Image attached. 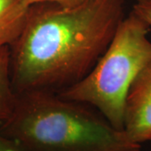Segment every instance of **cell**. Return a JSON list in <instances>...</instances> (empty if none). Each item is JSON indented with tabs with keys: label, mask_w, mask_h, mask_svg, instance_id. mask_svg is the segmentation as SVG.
Instances as JSON below:
<instances>
[{
	"label": "cell",
	"mask_w": 151,
	"mask_h": 151,
	"mask_svg": "<svg viewBox=\"0 0 151 151\" xmlns=\"http://www.w3.org/2000/svg\"><path fill=\"white\" fill-rule=\"evenodd\" d=\"M124 0H89L76 7H29L20 35L9 46L17 95L61 92L85 77L124 19Z\"/></svg>",
	"instance_id": "obj_1"
},
{
	"label": "cell",
	"mask_w": 151,
	"mask_h": 151,
	"mask_svg": "<svg viewBox=\"0 0 151 151\" xmlns=\"http://www.w3.org/2000/svg\"><path fill=\"white\" fill-rule=\"evenodd\" d=\"M0 133L20 151H140L141 145L114 128L92 107L55 92L18 95Z\"/></svg>",
	"instance_id": "obj_2"
},
{
	"label": "cell",
	"mask_w": 151,
	"mask_h": 151,
	"mask_svg": "<svg viewBox=\"0 0 151 151\" xmlns=\"http://www.w3.org/2000/svg\"><path fill=\"white\" fill-rule=\"evenodd\" d=\"M150 29L131 11L119 23L108 48L89 73L57 94L92 107L114 128L124 130L125 102L131 85L151 63Z\"/></svg>",
	"instance_id": "obj_3"
},
{
	"label": "cell",
	"mask_w": 151,
	"mask_h": 151,
	"mask_svg": "<svg viewBox=\"0 0 151 151\" xmlns=\"http://www.w3.org/2000/svg\"><path fill=\"white\" fill-rule=\"evenodd\" d=\"M124 130L136 144L151 141V63L131 85L125 102Z\"/></svg>",
	"instance_id": "obj_4"
},
{
	"label": "cell",
	"mask_w": 151,
	"mask_h": 151,
	"mask_svg": "<svg viewBox=\"0 0 151 151\" xmlns=\"http://www.w3.org/2000/svg\"><path fill=\"white\" fill-rule=\"evenodd\" d=\"M29 9L24 0H0V49L9 47L20 35Z\"/></svg>",
	"instance_id": "obj_5"
},
{
	"label": "cell",
	"mask_w": 151,
	"mask_h": 151,
	"mask_svg": "<svg viewBox=\"0 0 151 151\" xmlns=\"http://www.w3.org/2000/svg\"><path fill=\"white\" fill-rule=\"evenodd\" d=\"M17 99L11 81L9 47L5 46L0 49V123L10 117Z\"/></svg>",
	"instance_id": "obj_6"
},
{
	"label": "cell",
	"mask_w": 151,
	"mask_h": 151,
	"mask_svg": "<svg viewBox=\"0 0 151 151\" xmlns=\"http://www.w3.org/2000/svg\"><path fill=\"white\" fill-rule=\"evenodd\" d=\"M132 10L134 11L151 28V0H136Z\"/></svg>",
	"instance_id": "obj_7"
},
{
	"label": "cell",
	"mask_w": 151,
	"mask_h": 151,
	"mask_svg": "<svg viewBox=\"0 0 151 151\" xmlns=\"http://www.w3.org/2000/svg\"><path fill=\"white\" fill-rule=\"evenodd\" d=\"M24 3L28 6H32L38 4H44V3H49V4H58L62 7H66V8H71V7H76V6L82 4L86 3L89 0H24Z\"/></svg>",
	"instance_id": "obj_8"
},
{
	"label": "cell",
	"mask_w": 151,
	"mask_h": 151,
	"mask_svg": "<svg viewBox=\"0 0 151 151\" xmlns=\"http://www.w3.org/2000/svg\"><path fill=\"white\" fill-rule=\"evenodd\" d=\"M15 145V144L7 139L0 133V151H9L11 148Z\"/></svg>",
	"instance_id": "obj_9"
},
{
	"label": "cell",
	"mask_w": 151,
	"mask_h": 151,
	"mask_svg": "<svg viewBox=\"0 0 151 151\" xmlns=\"http://www.w3.org/2000/svg\"><path fill=\"white\" fill-rule=\"evenodd\" d=\"M11 151H19V150H11Z\"/></svg>",
	"instance_id": "obj_10"
}]
</instances>
